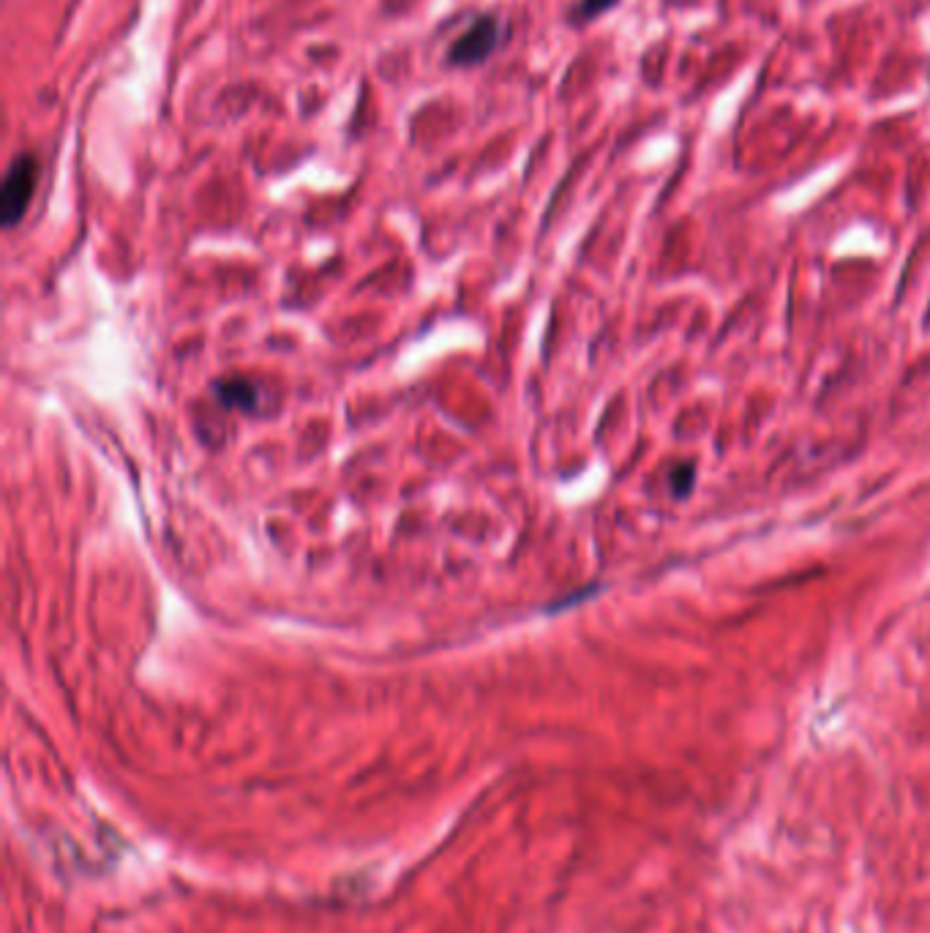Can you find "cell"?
Returning <instances> with one entry per match:
<instances>
[{
  "instance_id": "4",
  "label": "cell",
  "mask_w": 930,
  "mask_h": 933,
  "mask_svg": "<svg viewBox=\"0 0 930 933\" xmlns=\"http://www.w3.org/2000/svg\"><path fill=\"white\" fill-rule=\"evenodd\" d=\"M619 0H582V6H578V20H584V22H590V20H595V17H601L603 11H608V9H614V6H617Z\"/></svg>"
},
{
  "instance_id": "3",
  "label": "cell",
  "mask_w": 930,
  "mask_h": 933,
  "mask_svg": "<svg viewBox=\"0 0 930 933\" xmlns=\"http://www.w3.org/2000/svg\"><path fill=\"white\" fill-rule=\"evenodd\" d=\"M216 397L221 399L224 408H235V410H251L257 402L255 388L244 380L219 382V386H216Z\"/></svg>"
},
{
  "instance_id": "1",
  "label": "cell",
  "mask_w": 930,
  "mask_h": 933,
  "mask_svg": "<svg viewBox=\"0 0 930 933\" xmlns=\"http://www.w3.org/2000/svg\"><path fill=\"white\" fill-rule=\"evenodd\" d=\"M39 181V164L31 153H20L14 162L9 164L3 175V192H0V219L3 227L20 225L25 216L28 205H31L33 192H36Z\"/></svg>"
},
{
  "instance_id": "2",
  "label": "cell",
  "mask_w": 930,
  "mask_h": 933,
  "mask_svg": "<svg viewBox=\"0 0 930 933\" xmlns=\"http://www.w3.org/2000/svg\"><path fill=\"white\" fill-rule=\"evenodd\" d=\"M499 22L494 17H478L447 50V63L453 66H478L489 61L499 47Z\"/></svg>"
}]
</instances>
